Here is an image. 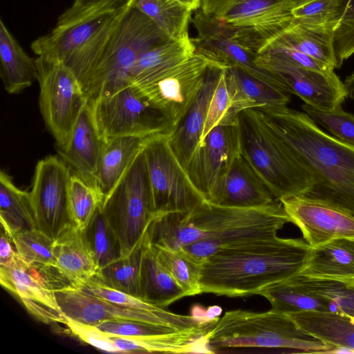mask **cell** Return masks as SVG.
<instances>
[{"label": "cell", "instance_id": "cell-35", "mask_svg": "<svg viewBox=\"0 0 354 354\" xmlns=\"http://www.w3.org/2000/svg\"><path fill=\"white\" fill-rule=\"evenodd\" d=\"M133 3L171 39L189 35L192 10L177 0H133Z\"/></svg>", "mask_w": 354, "mask_h": 354}, {"label": "cell", "instance_id": "cell-46", "mask_svg": "<svg viewBox=\"0 0 354 354\" xmlns=\"http://www.w3.org/2000/svg\"><path fill=\"white\" fill-rule=\"evenodd\" d=\"M334 48L338 68L354 53V0L346 9L334 32Z\"/></svg>", "mask_w": 354, "mask_h": 354}, {"label": "cell", "instance_id": "cell-19", "mask_svg": "<svg viewBox=\"0 0 354 354\" xmlns=\"http://www.w3.org/2000/svg\"><path fill=\"white\" fill-rule=\"evenodd\" d=\"M0 282L37 320L65 324L66 318L57 303L46 266H28L18 256L12 261L0 265Z\"/></svg>", "mask_w": 354, "mask_h": 354}, {"label": "cell", "instance_id": "cell-13", "mask_svg": "<svg viewBox=\"0 0 354 354\" xmlns=\"http://www.w3.org/2000/svg\"><path fill=\"white\" fill-rule=\"evenodd\" d=\"M57 303L66 317L97 325L107 321L145 323L187 330L202 326L212 319L183 315L158 308L137 309L118 304L88 293L79 288L55 292Z\"/></svg>", "mask_w": 354, "mask_h": 354}, {"label": "cell", "instance_id": "cell-50", "mask_svg": "<svg viewBox=\"0 0 354 354\" xmlns=\"http://www.w3.org/2000/svg\"><path fill=\"white\" fill-rule=\"evenodd\" d=\"M17 257L18 254L11 238L1 230L0 240V265L8 263Z\"/></svg>", "mask_w": 354, "mask_h": 354}, {"label": "cell", "instance_id": "cell-52", "mask_svg": "<svg viewBox=\"0 0 354 354\" xmlns=\"http://www.w3.org/2000/svg\"><path fill=\"white\" fill-rule=\"evenodd\" d=\"M180 3L192 11L197 10L201 6V0H177Z\"/></svg>", "mask_w": 354, "mask_h": 354}, {"label": "cell", "instance_id": "cell-2", "mask_svg": "<svg viewBox=\"0 0 354 354\" xmlns=\"http://www.w3.org/2000/svg\"><path fill=\"white\" fill-rule=\"evenodd\" d=\"M257 109L284 149L313 177L301 196L354 216V147L326 133L304 112L288 106Z\"/></svg>", "mask_w": 354, "mask_h": 354}, {"label": "cell", "instance_id": "cell-22", "mask_svg": "<svg viewBox=\"0 0 354 354\" xmlns=\"http://www.w3.org/2000/svg\"><path fill=\"white\" fill-rule=\"evenodd\" d=\"M223 68L216 62L210 64L197 96L169 135L171 147L185 169L201 142L209 102Z\"/></svg>", "mask_w": 354, "mask_h": 354}, {"label": "cell", "instance_id": "cell-48", "mask_svg": "<svg viewBox=\"0 0 354 354\" xmlns=\"http://www.w3.org/2000/svg\"><path fill=\"white\" fill-rule=\"evenodd\" d=\"M66 318L65 324L69 331L81 341L100 350L109 353H121L110 336L97 326Z\"/></svg>", "mask_w": 354, "mask_h": 354}, {"label": "cell", "instance_id": "cell-8", "mask_svg": "<svg viewBox=\"0 0 354 354\" xmlns=\"http://www.w3.org/2000/svg\"><path fill=\"white\" fill-rule=\"evenodd\" d=\"M101 209L120 241L122 257H127L143 242L156 216L142 149L104 197Z\"/></svg>", "mask_w": 354, "mask_h": 354}, {"label": "cell", "instance_id": "cell-17", "mask_svg": "<svg viewBox=\"0 0 354 354\" xmlns=\"http://www.w3.org/2000/svg\"><path fill=\"white\" fill-rule=\"evenodd\" d=\"M191 20L197 31V36L192 38L196 53L225 67L237 68L271 86L288 92L275 75L256 64L258 53L225 27L199 10H196Z\"/></svg>", "mask_w": 354, "mask_h": 354}, {"label": "cell", "instance_id": "cell-15", "mask_svg": "<svg viewBox=\"0 0 354 354\" xmlns=\"http://www.w3.org/2000/svg\"><path fill=\"white\" fill-rule=\"evenodd\" d=\"M255 63L275 75L286 90L306 104L325 110L342 106L347 92L334 71L322 72L301 67L272 53L258 54Z\"/></svg>", "mask_w": 354, "mask_h": 354}, {"label": "cell", "instance_id": "cell-20", "mask_svg": "<svg viewBox=\"0 0 354 354\" xmlns=\"http://www.w3.org/2000/svg\"><path fill=\"white\" fill-rule=\"evenodd\" d=\"M311 248L341 238H354V216L328 204L295 196L280 201Z\"/></svg>", "mask_w": 354, "mask_h": 354}, {"label": "cell", "instance_id": "cell-29", "mask_svg": "<svg viewBox=\"0 0 354 354\" xmlns=\"http://www.w3.org/2000/svg\"><path fill=\"white\" fill-rule=\"evenodd\" d=\"M319 279H354V238H341L311 248L299 273Z\"/></svg>", "mask_w": 354, "mask_h": 354}, {"label": "cell", "instance_id": "cell-12", "mask_svg": "<svg viewBox=\"0 0 354 354\" xmlns=\"http://www.w3.org/2000/svg\"><path fill=\"white\" fill-rule=\"evenodd\" d=\"M88 103L97 129L104 139L169 135L174 129L131 84Z\"/></svg>", "mask_w": 354, "mask_h": 354}, {"label": "cell", "instance_id": "cell-28", "mask_svg": "<svg viewBox=\"0 0 354 354\" xmlns=\"http://www.w3.org/2000/svg\"><path fill=\"white\" fill-rule=\"evenodd\" d=\"M195 53V46L189 35L169 39L140 57L131 71V84L141 86L152 83Z\"/></svg>", "mask_w": 354, "mask_h": 354}, {"label": "cell", "instance_id": "cell-6", "mask_svg": "<svg viewBox=\"0 0 354 354\" xmlns=\"http://www.w3.org/2000/svg\"><path fill=\"white\" fill-rule=\"evenodd\" d=\"M241 155L279 201L303 196L315 185L312 175L281 146L254 109L239 113Z\"/></svg>", "mask_w": 354, "mask_h": 354}, {"label": "cell", "instance_id": "cell-38", "mask_svg": "<svg viewBox=\"0 0 354 354\" xmlns=\"http://www.w3.org/2000/svg\"><path fill=\"white\" fill-rule=\"evenodd\" d=\"M104 196L97 185L73 173L68 190V208L72 223L84 230L96 209L102 205Z\"/></svg>", "mask_w": 354, "mask_h": 354}, {"label": "cell", "instance_id": "cell-45", "mask_svg": "<svg viewBox=\"0 0 354 354\" xmlns=\"http://www.w3.org/2000/svg\"><path fill=\"white\" fill-rule=\"evenodd\" d=\"M130 0H74L58 18L55 26H65L100 12L120 7Z\"/></svg>", "mask_w": 354, "mask_h": 354}, {"label": "cell", "instance_id": "cell-36", "mask_svg": "<svg viewBox=\"0 0 354 354\" xmlns=\"http://www.w3.org/2000/svg\"><path fill=\"white\" fill-rule=\"evenodd\" d=\"M145 246V237L129 255L102 268L96 276L106 286L141 299L140 270Z\"/></svg>", "mask_w": 354, "mask_h": 354}, {"label": "cell", "instance_id": "cell-42", "mask_svg": "<svg viewBox=\"0 0 354 354\" xmlns=\"http://www.w3.org/2000/svg\"><path fill=\"white\" fill-rule=\"evenodd\" d=\"M301 107L317 124L329 131L335 138L354 147L353 114L344 111L342 106L325 110L304 104Z\"/></svg>", "mask_w": 354, "mask_h": 354}, {"label": "cell", "instance_id": "cell-53", "mask_svg": "<svg viewBox=\"0 0 354 354\" xmlns=\"http://www.w3.org/2000/svg\"><path fill=\"white\" fill-rule=\"evenodd\" d=\"M222 308L218 306H213L209 307L206 310L207 317L208 319H214L218 317L221 314Z\"/></svg>", "mask_w": 354, "mask_h": 354}, {"label": "cell", "instance_id": "cell-4", "mask_svg": "<svg viewBox=\"0 0 354 354\" xmlns=\"http://www.w3.org/2000/svg\"><path fill=\"white\" fill-rule=\"evenodd\" d=\"M214 348H278L308 353H331L335 348L301 328L287 313L270 310L225 312L207 335Z\"/></svg>", "mask_w": 354, "mask_h": 354}, {"label": "cell", "instance_id": "cell-39", "mask_svg": "<svg viewBox=\"0 0 354 354\" xmlns=\"http://www.w3.org/2000/svg\"><path fill=\"white\" fill-rule=\"evenodd\" d=\"M150 245L156 252L159 261L183 289L186 297L201 294L200 277L202 264L180 249L169 250L151 244Z\"/></svg>", "mask_w": 354, "mask_h": 354}, {"label": "cell", "instance_id": "cell-24", "mask_svg": "<svg viewBox=\"0 0 354 354\" xmlns=\"http://www.w3.org/2000/svg\"><path fill=\"white\" fill-rule=\"evenodd\" d=\"M55 267L73 288L98 273V268L82 230L74 224L66 227L54 240Z\"/></svg>", "mask_w": 354, "mask_h": 354}, {"label": "cell", "instance_id": "cell-41", "mask_svg": "<svg viewBox=\"0 0 354 354\" xmlns=\"http://www.w3.org/2000/svg\"><path fill=\"white\" fill-rule=\"evenodd\" d=\"M19 259L28 266H55L54 240L35 228L11 237Z\"/></svg>", "mask_w": 354, "mask_h": 354}, {"label": "cell", "instance_id": "cell-30", "mask_svg": "<svg viewBox=\"0 0 354 354\" xmlns=\"http://www.w3.org/2000/svg\"><path fill=\"white\" fill-rule=\"evenodd\" d=\"M145 139L128 136L105 139L95 176V183L104 197L133 163Z\"/></svg>", "mask_w": 354, "mask_h": 354}, {"label": "cell", "instance_id": "cell-10", "mask_svg": "<svg viewBox=\"0 0 354 354\" xmlns=\"http://www.w3.org/2000/svg\"><path fill=\"white\" fill-rule=\"evenodd\" d=\"M35 64L41 115L56 147H64L88 99L77 77L63 62L37 56Z\"/></svg>", "mask_w": 354, "mask_h": 354}, {"label": "cell", "instance_id": "cell-5", "mask_svg": "<svg viewBox=\"0 0 354 354\" xmlns=\"http://www.w3.org/2000/svg\"><path fill=\"white\" fill-rule=\"evenodd\" d=\"M169 39L134 3L118 23L93 70L82 86L91 102L131 84V73L140 57Z\"/></svg>", "mask_w": 354, "mask_h": 354}, {"label": "cell", "instance_id": "cell-33", "mask_svg": "<svg viewBox=\"0 0 354 354\" xmlns=\"http://www.w3.org/2000/svg\"><path fill=\"white\" fill-rule=\"evenodd\" d=\"M0 220L1 230L10 238L37 228L30 192L16 187L3 171L0 173Z\"/></svg>", "mask_w": 354, "mask_h": 354}, {"label": "cell", "instance_id": "cell-51", "mask_svg": "<svg viewBox=\"0 0 354 354\" xmlns=\"http://www.w3.org/2000/svg\"><path fill=\"white\" fill-rule=\"evenodd\" d=\"M348 97L354 100V72L347 76L344 81Z\"/></svg>", "mask_w": 354, "mask_h": 354}, {"label": "cell", "instance_id": "cell-16", "mask_svg": "<svg viewBox=\"0 0 354 354\" xmlns=\"http://www.w3.org/2000/svg\"><path fill=\"white\" fill-rule=\"evenodd\" d=\"M212 62L195 53L159 80L135 87L174 129L197 96Z\"/></svg>", "mask_w": 354, "mask_h": 354}, {"label": "cell", "instance_id": "cell-44", "mask_svg": "<svg viewBox=\"0 0 354 354\" xmlns=\"http://www.w3.org/2000/svg\"><path fill=\"white\" fill-rule=\"evenodd\" d=\"M313 290L317 296L330 304L332 311L354 317V279H317L313 283Z\"/></svg>", "mask_w": 354, "mask_h": 354}, {"label": "cell", "instance_id": "cell-7", "mask_svg": "<svg viewBox=\"0 0 354 354\" xmlns=\"http://www.w3.org/2000/svg\"><path fill=\"white\" fill-rule=\"evenodd\" d=\"M133 0L93 15L65 26H55L34 40L32 50L37 55L63 62L82 86L95 66L115 27L133 5Z\"/></svg>", "mask_w": 354, "mask_h": 354}, {"label": "cell", "instance_id": "cell-43", "mask_svg": "<svg viewBox=\"0 0 354 354\" xmlns=\"http://www.w3.org/2000/svg\"><path fill=\"white\" fill-rule=\"evenodd\" d=\"M225 68H223L221 72L211 97L201 142L215 127L238 122L239 115L235 114L231 108L225 80Z\"/></svg>", "mask_w": 354, "mask_h": 354}, {"label": "cell", "instance_id": "cell-32", "mask_svg": "<svg viewBox=\"0 0 354 354\" xmlns=\"http://www.w3.org/2000/svg\"><path fill=\"white\" fill-rule=\"evenodd\" d=\"M140 287L141 299L159 308H164L186 297L175 279L159 261L146 236L141 263Z\"/></svg>", "mask_w": 354, "mask_h": 354}, {"label": "cell", "instance_id": "cell-21", "mask_svg": "<svg viewBox=\"0 0 354 354\" xmlns=\"http://www.w3.org/2000/svg\"><path fill=\"white\" fill-rule=\"evenodd\" d=\"M275 200L264 181L241 154L207 201L225 207H257Z\"/></svg>", "mask_w": 354, "mask_h": 354}, {"label": "cell", "instance_id": "cell-14", "mask_svg": "<svg viewBox=\"0 0 354 354\" xmlns=\"http://www.w3.org/2000/svg\"><path fill=\"white\" fill-rule=\"evenodd\" d=\"M71 167L56 156L36 165L30 192L37 227L55 240L71 221L68 208Z\"/></svg>", "mask_w": 354, "mask_h": 354}, {"label": "cell", "instance_id": "cell-23", "mask_svg": "<svg viewBox=\"0 0 354 354\" xmlns=\"http://www.w3.org/2000/svg\"><path fill=\"white\" fill-rule=\"evenodd\" d=\"M104 141L87 102L80 111L68 144L56 149L60 158L74 173L95 183V176Z\"/></svg>", "mask_w": 354, "mask_h": 354}, {"label": "cell", "instance_id": "cell-11", "mask_svg": "<svg viewBox=\"0 0 354 354\" xmlns=\"http://www.w3.org/2000/svg\"><path fill=\"white\" fill-rule=\"evenodd\" d=\"M142 150L156 216L189 212L205 200L174 154L169 135L146 138Z\"/></svg>", "mask_w": 354, "mask_h": 354}, {"label": "cell", "instance_id": "cell-31", "mask_svg": "<svg viewBox=\"0 0 354 354\" xmlns=\"http://www.w3.org/2000/svg\"><path fill=\"white\" fill-rule=\"evenodd\" d=\"M1 77L4 89L17 94L37 80L35 59L30 57L0 20Z\"/></svg>", "mask_w": 354, "mask_h": 354}, {"label": "cell", "instance_id": "cell-3", "mask_svg": "<svg viewBox=\"0 0 354 354\" xmlns=\"http://www.w3.org/2000/svg\"><path fill=\"white\" fill-rule=\"evenodd\" d=\"M311 247L304 239L277 235L221 250L203 263L201 293L245 297L299 274Z\"/></svg>", "mask_w": 354, "mask_h": 354}, {"label": "cell", "instance_id": "cell-47", "mask_svg": "<svg viewBox=\"0 0 354 354\" xmlns=\"http://www.w3.org/2000/svg\"><path fill=\"white\" fill-rule=\"evenodd\" d=\"M96 326L109 335L126 337L163 335L181 330L165 325L127 322L107 321Z\"/></svg>", "mask_w": 354, "mask_h": 354}, {"label": "cell", "instance_id": "cell-40", "mask_svg": "<svg viewBox=\"0 0 354 354\" xmlns=\"http://www.w3.org/2000/svg\"><path fill=\"white\" fill-rule=\"evenodd\" d=\"M349 0H295L291 14L295 21L306 24L333 26L335 28Z\"/></svg>", "mask_w": 354, "mask_h": 354}, {"label": "cell", "instance_id": "cell-37", "mask_svg": "<svg viewBox=\"0 0 354 354\" xmlns=\"http://www.w3.org/2000/svg\"><path fill=\"white\" fill-rule=\"evenodd\" d=\"M82 232L99 271L122 257L120 241L104 216L101 206Z\"/></svg>", "mask_w": 354, "mask_h": 354}, {"label": "cell", "instance_id": "cell-34", "mask_svg": "<svg viewBox=\"0 0 354 354\" xmlns=\"http://www.w3.org/2000/svg\"><path fill=\"white\" fill-rule=\"evenodd\" d=\"M257 295L266 298L272 310L287 314L306 310H331L327 300L306 291L288 278L265 287Z\"/></svg>", "mask_w": 354, "mask_h": 354}, {"label": "cell", "instance_id": "cell-27", "mask_svg": "<svg viewBox=\"0 0 354 354\" xmlns=\"http://www.w3.org/2000/svg\"><path fill=\"white\" fill-rule=\"evenodd\" d=\"M304 330L333 346L331 353H354V317L332 310L288 313Z\"/></svg>", "mask_w": 354, "mask_h": 354}, {"label": "cell", "instance_id": "cell-9", "mask_svg": "<svg viewBox=\"0 0 354 354\" xmlns=\"http://www.w3.org/2000/svg\"><path fill=\"white\" fill-rule=\"evenodd\" d=\"M295 0H201L199 10L258 54L293 21Z\"/></svg>", "mask_w": 354, "mask_h": 354}, {"label": "cell", "instance_id": "cell-25", "mask_svg": "<svg viewBox=\"0 0 354 354\" xmlns=\"http://www.w3.org/2000/svg\"><path fill=\"white\" fill-rule=\"evenodd\" d=\"M335 30L333 26L302 24L293 19L261 52L270 47L288 48L311 56L335 69L338 68L334 48Z\"/></svg>", "mask_w": 354, "mask_h": 354}, {"label": "cell", "instance_id": "cell-49", "mask_svg": "<svg viewBox=\"0 0 354 354\" xmlns=\"http://www.w3.org/2000/svg\"><path fill=\"white\" fill-rule=\"evenodd\" d=\"M272 53L279 55L303 68L322 72L334 71V68L328 64L305 53L293 49L283 47H270L266 48L260 53Z\"/></svg>", "mask_w": 354, "mask_h": 354}, {"label": "cell", "instance_id": "cell-26", "mask_svg": "<svg viewBox=\"0 0 354 354\" xmlns=\"http://www.w3.org/2000/svg\"><path fill=\"white\" fill-rule=\"evenodd\" d=\"M232 111L239 115L250 109L287 106L291 94L271 86L234 67L225 68Z\"/></svg>", "mask_w": 354, "mask_h": 354}, {"label": "cell", "instance_id": "cell-1", "mask_svg": "<svg viewBox=\"0 0 354 354\" xmlns=\"http://www.w3.org/2000/svg\"><path fill=\"white\" fill-rule=\"evenodd\" d=\"M291 220L281 202L257 207H225L203 201L187 212L157 216L147 231L149 244L181 250L196 262L225 248L277 236Z\"/></svg>", "mask_w": 354, "mask_h": 354}, {"label": "cell", "instance_id": "cell-18", "mask_svg": "<svg viewBox=\"0 0 354 354\" xmlns=\"http://www.w3.org/2000/svg\"><path fill=\"white\" fill-rule=\"evenodd\" d=\"M241 154L239 119L237 123L215 127L199 143L185 171L205 201Z\"/></svg>", "mask_w": 354, "mask_h": 354}]
</instances>
